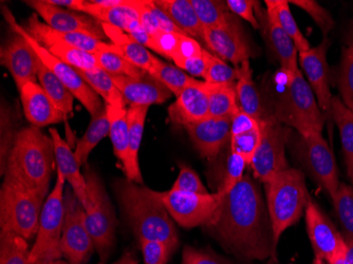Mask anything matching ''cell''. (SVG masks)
Masks as SVG:
<instances>
[{
	"label": "cell",
	"mask_w": 353,
	"mask_h": 264,
	"mask_svg": "<svg viewBox=\"0 0 353 264\" xmlns=\"http://www.w3.org/2000/svg\"><path fill=\"white\" fill-rule=\"evenodd\" d=\"M54 143L39 127L19 130L6 167V178L13 179L47 199L54 172Z\"/></svg>",
	"instance_id": "obj_3"
},
{
	"label": "cell",
	"mask_w": 353,
	"mask_h": 264,
	"mask_svg": "<svg viewBox=\"0 0 353 264\" xmlns=\"http://www.w3.org/2000/svg\"><path fill=\"white\" fill-rule=\"evenodd\" d=\"M265 5L270 19L274 21L285 32V34L292 39L299 53L305 52L311 49L308 39L303 37L296 21H295L289 1L287 0H265Z\"/></svg>",
	"instance_id": "obj_31"
},
{
	"label": "cell",
	"mask_w": 353,
	"mask_h": 264,
	"mask_svg": "<svg viewBox=\"0 0 353 264\" xmlns=\"http://www.w3.org/2000/svg\"><path fill=\"white\" fill-rule=\"evenodd\" d=\"M330 39L324 37L322 43L308 51L299 53V63L307 77V81L316 97L319 108L325 118L331 123L332 118V94L330 88V71H329L328 53Z\"/></svg>",
	"instance_id": "obj_15"
},
{
	"label": "cell",
	"mask_w": 353,
	"mask_h": 264,
	"mask_svg": "<svg viewBox=\"0 0 353 264\" xmlns=\"http://www.w3.org/2000/svg\"><path fill=\"white\" fill-rule=\"evenodd\" d=\"M203 43L213 54L224 61H231L235 67L249 61L253 55L243 25L231 12L223 25L215 29H204Z\"/></svg>",
	"instance_id": "obj_14"
},
{
	"label": "cell",
	"mask_w": 353,
	"mask_h": 264,
	"mask_svg": "<svg viewBox=\"0 0 353 264\" xmlns=\"http://www.w3.org/2000/svg\"><path fill=\"white\" fill-rule=\"evenodd\" d=\"M94 55L100 68L104 69L109 74L124 75V77H134V79H142L148 74V72L117 53L99 52L95 53Z\"/></svg>",
	"instance_id": "obj_44"
},
{
	"label": "cell",
	"mask_w": 353,
	"mask_h": 264,
	"mask_svg": "<svg viewBox=\"0 0 353 264\" xmlns=\"http://www.w3.org/2000/svg\"><path fill=\"white\" fill-rule=\"evenodd\" d=\"M346 41L348 45H352L353 43V26L348 30L347 33Z\"/></svg>",
	"instance_id": "obj_60"
},
{
	"label": "cell",
	"mask_w": 353,
	"mask_h": 264,
	"mask_svg": "<svg viewBox=\"0 0 353 264\" xmlns=\"http://www.w3.org/2000/svg\"><path fill=\"white\" fill-rule=\"evenodd\" d=\"M205 228L236 257L261 261L275 256L269 212L259 184L249 174L222 196L215 216Z\"/></svg>",
	"instance_id": "obj_1"
},
{
	"label": "cell",
	"mask_w": 353,
	"mask_h": 264,
	"mask_svg": "<svg viewBox=\"0 0 353 264\" xmlns=\"http://www.w3.org/2000/svg\"><path fill=\"white\" fill-rule=\"evenodd\" d=\"M203 79L208 84H234L237 81V69L208 52V67Z\"/></svg>",
	"instance_id": "obj_46"
},
{
	"label": "cell",
	"mask_w": 353,
	"mask_h": 264,
	"mask_svg": "<svg viewBox=\"0 0 353 264\" xmlns=\"http://www.w3.org/2000/svg\"><path fill=\"white\" fill-rule=\"evenodd\" d=\"M181 264H227L221 259L201 250L192 246H185L182 253Z\"/></svg>",
	"instance_id": "obj_53"
},
{
	"label": "cell",
	"mask_w": 353,
	"mask_h": 264,
	"mask_svg": "<svg viewBox=\"0 0 353 264\" xmlns=\"http://www.w3.org/2000/svg\"><path fill=\"white\" fill-rule=\"evenodd\" d=\"M247 166V161L243 156H240L235 152H230L229 158L227 160V166H225V174H224L221 185L218 190L220 196H223L229 194L241 182L243 176H245V172Z\"/></svg>",
	"instance_id": "obj_47"
},
{
	"label": "cell",
	"mask_w": 353,
	"mask_h": 264,
	"mask_svg": "<svg viewBox=\"0 0 353 264\" xmlns=\"http://www.w3.org/2000/svg\"><path fill=\"white\" fill-rule=\"evenodd\" d=\"M259 128H261L259 121L240 109L232 119L231 136H238V134H245L248 131Z\"/></svg>",
	"instance_id": "obj_54"
},
{
	"label": "cell",
	"mask_w": 353,
	"mask_h": 264,
	"mask_svg": "<svg viewBox=\"0 0 353 264\" xmlns=\"http://www.w3.org/2000/svg\"><path fill=\"white\" fill-rule=\"evenodd\" d=\"M19 91L26 119L33 126L41 128L66 120L41 85L29 81Z\"/></svg>",
	"instance_id": "obj_24"
},
{
	"label": "cell",
	"mask_w": 353,
	"mask_h": 264,
	"mask_svg": "<svg viewBox=\"0 0 353 264\" xmlns=\"http://www.w3.org/2000/svg\"><path fill=\"white\" fill-rule=\"evenodd\" d=\"M208 51H204L202 57H190V59H180L176 61V65L178 68L192 74V77H202L203 79L205 73L206 67H208Z\"/></svg>",
	"instance_id": "obj_55"
},
{
	"label": "cell",
	"mask_w": 353,
	"mask_h": 264,
	"mask_svg": "<svg viewBox=\"0 0 353 264\" xmlns=\"http://www.w3.org/2000/svg\"><path fill=\"white\" fill-rule=\"evenodd\" d=\"M150 74L159 81H161L162 84L170 89V92L176 97H178L184 89L192 86L198 81L190 77L182 69L174 67L170 63H164L160 59L154 63V68L150 70Z\"/></svg>",
	"instance_id": "obj_39"
},
{
	"label": "cell",
	"mask_w": 353,
	"mask_h": 264,
	"mask_svg": "<svg viewBox=\"0 0 353 264\" xmlns=\"http://www.w3.org/2000/svg\"><path fill=\"white\" fill-rule=\"evenodd\" d=\"M45 48H47L48 50L57 59L77 70H92V69L100 68L98 61L92 53L85 52L77 48L59 43H51Z\"/></svg>",
	"instance_id": "obj_41"
},
{
	"label": "cell",
	"mask_w": 353,
	"mask_h": 264,
	"mask_svg": "<svg viewBox=\"0 0 353 264\" xmlns=\"http://www.w3.org/2000/svg\"><path fill=\"white\" fill-rule=\"evenodd\" d=\"M256 16L259 19V30L263 39L269 47L272 54H274L281 65L283 73L293 74L299 70V51L292 39L285 34V32L270 19L267 10L257 1Z\"/></svg>",
	"instance_id": "obj_20"
},
{
	"label": "cell",
	"mask_w": 353,
	"mask_h": 264,
	"mask_svg": "<svg viewBox=\"0 0 353 264\" xmlns=\"http://www.w3.org/2000/svg\"><path fill=\"white\" fill-rule=\"evenodd\" d=\"M296 154L313 180L333 201L341 184L339 168L332 150L323 134L299 136L296 143Z\"/></svg>",
	"instance_id": "obj_12"
},
{
	"label": "cell",
	"mask_w": 353,
	"mask_h": 264,
	"mask_svg": "<svg viewBox=\"0 0 353 264\" xmlns=\"http://www.w3.org/2000/svg\"><path fill=\"white\" fill-rule=\"evenodd\" d=\"M30 251L25 238L0 232V264H30Z\"/></svg>",
	"instance_id": "obj_40"
},
{
	"label": "cell",
	"mask_w": 353,
	"mask_h": 264,
	"mask_svg": "<svg viewBox=\"0 0 353 264\" xmlns=\"http://www.w3.org/2000/svg\"><path fill=\"white\" fill-rule=\"evenodd\" d=\"M154 3L165 12L188 37L203 41L204 28L190 0H154Z\"/></svg>",
	"instance_id": "obj_30"
},
{
	"label": "cell",
	"mask_w": 353,
	"mask_h": 264,
	"mask_svg": "<svg viewBox=\"0 0 353 264\" xmlns=\"http://www.w3.org/2000/svg\"><path fill=\"white\" fill-rule=\"evenodd\" d=\"M285 74V88L277 97L271 114L281 124L296 130L299 136L322 134L327 120L301 69L293 74Z\"/></svg>",
	"instance_id": "obj_5"
},
{
	"label": "cell",
	"mask_w": 353,
	"mask_h": 264,
	"mask_svg": "<svg viewBox=\"0 0 353 264\" xmlns=\"http://www.w3.org/2000/svg\"><path fill=\"white\" fill-rule=\"evenodd\" d=\"M150 107L130 106L128 108V127H130V144H128V159L124 170L128 180L142 185L143 176L139 165V152L142 142L146 116Z\"/></svg>",
	"instance_id": "obj_28"
},
{
	"label": "cell",
	"mask_w": 353,
	"mask_h": 264,
	"mask_svg": "<svg viewBox=\"0 0 353 264\" xmlns=\"http://www.w3.org/2000/svg\"><path fill=\"white\" fill-rule=\"evenodd\" d=\"M114 187L121 208L139 242H161L170 254L174 253L179 245V235L159 192L128 179L117 181Z\"/></svg>",
	"instance_id": "obj_2"
},
{
	"label": "cell",
	"mask_w": 353,
	"mask_h": 264,
	"mask_svg": "<svg viewBox=\"0 0 353 264\" xmlns=\"http://www.w3.org/2000/svg\"><path fill=\"white\" fill-rule=\"evenodd\" d=\"M1 10H3L6 21L9 23L12 31L23 35V37L27 39L28 43L31 45V47L33 48V50L35 51L37 57L41 59V63H43L49 70L52 71V72L57 75V79H59V81L67 87V89L72 93L73 97H74L75 99L85 107V109L90 113L91 118L98 114V113L104 108L105 105L103 104V101L101 100V97L92 90V88L82 79V77L79 74V72H77L74 68H72L71 65H67L66 63H63L61 59H57L55 55H53L50 51L48 50L47 48L37 43V41L26 31L25 28L16 21L13 14L11 13V11H10L6 6H3Z\"/></svg>",
	"instance_id": "obj_9"
},
{
	"label": "cell",
	"mask_w": 353,
	"mask_h": 264,
	"mask_svg": "<svg viewBox=\"0 0 353 264\" xmlns=\"http://www.w3.org/2000/svg\"><path fill=\"white\" fill-rule=\"evenodd\" d=\"M111 77L130 106L150 107L152 105L163 104L172 95L170 89L150 73L142 79L124 75H111Z\"/></svg>",
	"instance_id": "obj_22"
},
{
	"label": "cell",
	"mask_w": 353,
	"mask_h": 264,
	"mask_svg": "<svg viewBox=\"0 0 353 264\" xmlns=\"http://www.w3.org/2000/svg\"><path fill=\"white\" fill-rule=\"evenodd\" d=\"M332 202L342 227L343 237L353 240V186L341 183Z\"/></svg>",
	"instance_id": "obj_42"
},
{
	"label": "cell",
	"mask_w": 353,
	"mask_h": 264,
	"mask_svg": "<svg viewBox=\"0 0 353 264\" xmlns=\"http://www.w3.org/2000/svg\"><path fill=\"white\" fill-rule=\"evenodd\" d=\"M102 27L107 39L116 45L117 54L122 55L127 61L145 72H150L154 68V63L158 61V57L152 54L148 48L139 43L126 32L107 23H102Z\"/></svg>",
	"instance_id": "obj_27"
},
{
	"label": "cell",
	"mask_w": 353,
	"mask_h": 264,
	"mask_svg": "<svg viewBox=\"0 0 353 264\" xmlns=\"http://www.w3.org/2000/svg\"><path fill=\"white\" fill-rule=\"evenodd\" d=\"M267 207L271 219L274 245L281 235L303 217L310 196L301 170L288 168L265 183Z\"/></svg>",
	"instance_id": "obj_4"
},
{
	"label": "cell",
	"mask_w": 353,
	"mask_h": 264,
	"mask_svg": "<svg viewBox=\"0 0 353 264\" xmlns=\"http://www.w3.org/2000/svg\"><path fill=\"white\" fill-rule=\"evenodd\" d=\"M48 264H70L67 260H57V261L50 262Z\"/></svg>",
	"instance_id": "obj_62"
},
{
	"label": "cell",
	"mask_w": 353,
	"mask_h": 264,
	"mask_svg": "<svg viewBox=\"0 0 353 264\" xmlns=\"http://www.w3.org/2000/svg\"><path fill=\"white\" fill-rule=\"evenodd\" d=\"M110 134V122L107 115L106 105L104 108L91 118L84 136L75 144L74 154L81 166L87 164L89 156L99 143Z\"/></svg>",
	"instance_id": "obj_32"
},
{
	"label": "cell",
	"mask_w": 353,
	"mask_h": 264,
	"mask_svg": "<svg viewBox=\"0 0 353 264\" xmlns=\"http://www.w3.org/2000/svg\"><path fill=\"white\" fill-rule=\"evenodd\" d=\"M112 264H139L138 260L134 256H132V254L126 253L118 260V261L114 262Z\"/></svg>",
	"instance_id": "obj_59"
},
{
	"label": "cell",
	"mask_w": 353,
	"mask_h": 264,
	"mask_svg": "<svg viewBox=\"0 0 353 264\" xmlns=\"http://www.w3.org/2000/svg\"><path fill=\"white\" fill-rule=\"evenodd\" d=\"M77 70V69H75ZM87 84L99 97H102L105 104L117 108H126V101L122 93L117 88L112 77L102 68L92 70H77Z\"/></svg>",
	"instance_id": "obj_35"
},
{
	"label": "cell",
	"mask_w": 353,
	"mask_h": 264,
	"mask_svg": "<svg viewBox=\"0 0 353 264\" xmlns=\"http://www.w3.org/2000/svg\"><path fill=\"white\" fill-rule=\"evenodd\" d=\"M0 170L1 174H5L7 167L8 159L11 154L16 136L19 134L17 130V113L8 104H1L0 113Z\"/></svg>",
	"instance_id": "obj_38"
},
{
	"label": "cell",
	"mask_w": 353,
	"mask_h": 264,
	"mask_svg": "<svg viewBox=\"0 0 353 264\" xmlns=\"http://www.w3.org/2000/svg\"><path fill=\"white\" fill-rule=\"evenodd\" d=\"M39 85L43 87V90L50 97L57 108L63 112L66 120L71 116L73 113V104L74 99L72 93L67 89V87L57 79V75L49 70V69L41 63L39 59Z\"/></svg>",
	"instance_id": "obj_37"
},
{
	"label": "cell",
	"mask_w": 353,
	"mask_h": 264,
	"mask_svg": "<svg viewBox=\"0 0 353 264\" xmlns=\"http://www.w3.org/2000/svg\"><path fill=\"white\" fill-rule=\"evenodd\" d=\"M168 214L182 227L205 226L213 219L219 207L222 196L215 194H192L170 190L159 192Z\"/></svg>",
	"instance_id": "obj_13"
},
{
	"label": "cell",
	"mask_w": 353,
	"mask_h": 264,
	"mask_svg": "<svg viewBox=\"0 0 353 264\" xmlns=\"http://www.w3.org/2000/svg\"><path fill=\"white\" fill-rule=\"evenodd\" d=\"M332 118L340 130L347 174L353 186V111L345 106L341 97H332Z\"/></svg>",
	"instance_id": "obj_34"
},
{
	"label": "cell",
	"mask_w": 353,
	"mask_h": 264,
	"mask_svg": "<svg viewBox=\"0 0 353 264\" xmlns=\"http://www.w3.org/2000/svg\"><path fill=\"white\" fill-rule=\"evenodd\" d=\"M84 176L89 199L88 206L85 208L87 227L95 250L104 262L108 259L116 242V214L99 174L86 165Z\"/></svg>",
	"instance_id": "obj_8"
},
{
	"label": "cell",
	"mask_w": 353,
	"mask_h": 264,
	"mask_svg": "<svg viewBox=\"0 0 353 264\" xmlns=\"http://www.w3.org/2000/svg\"><path fill=\"white\" fill-rule=\"evenodd\" d=\"M106 110L109 122H110L109 136L114 146V152L124 167L128 159V144H130L128 109L117 108V107L106 105Z\"/></svg>",
	"instance_id": "obj_36"
},
{
	"label": "cell",
	"mask_w": 353,
	"mask_h": 264,
	"mask_svg": "<svg viewBox=\"0 0 353 264\" xmlns=\"http://www.w3.org/2000/svg\"><path fill=\"white\" fill-rule=\"evenodd\" d=\"M65 218L61 234V253L70 264H84L92 255L94 242L89 234L84 206L70 186L65 188Z\"/></svg>",
	"instance_id": "obj_11"
},
{
	"label": "cell",
	"mask_w": 353,
	"mask_h": 264,
	"mask_svg": "<svg viewBox=\"0 0 353 264\" xmlns=\"http://www.w3.org/2000/svg\"><path fill=\"white\" fill-rule=\"evenodd\" d=\"M312 264H328L326 261H324V260L319 259V258H314V260H313Z\"/></svg>",
	"instance_id": "obj_61"
},
{
	"label": "cell",
	"mask_w": 353,
	"mask_h": 264,
	"mask_svg": "<svg viewBox=\"0 0 353 264\" xmlns=\"http://www.w3.org/2000/svg\"><path fill=\"white\" fill-rule=\"evenodd\" d=\"M200 23L204 29H215L223 25L229 15L227 1L216 0H190Z\"/></svg>",
	"instance_id": "obj_43"
},
{
	"label": "cell",
	"mask_w": 353,
	"mask_h": 264,
	"mask_svg": "<svg viewBox=\"0 0 353 264\" xmlns=\"http://www.w3.org/2000/svg\"><path fill=\"white\" fill-rule=\"evenodd\" d=\"M66 180L57 174V182L43 203L39 232L30 251V264H48L61 260V234L65 218Z\"/></svg>",
	"instance_id": "obj_7"
},
{
	"label": "cell",
	"mask_w": 353,
	"mask_h": 264,
	"mask_svg": "<svg viewBox=\"0 0 353 264\" xmlns=\"http://www.w3.org/2000/svg\"><path fill=\"white\" fill-rule=\"evenodd\" d=\"M255 0H227V6L229 11L234 15L248 21L254 29L259 30V19L256 16Z\"/></svg>",
	"instance_id": "obj_52"
},
{
	"label": "cell",
	"mask_w": 353,
	"mask_h": 264,
	"mask_svg": "<svg viewBox=\"0 0 353 264\" xmlns=\"http://www.w3.org/2000/svg\"><path fill=\"white\" fill-rule=\"evenodd\" d=\"M289 3L296 6L311 16V19L319 26L324 37H328L329 33L334 29L335 21L328 10L319 5L315 0H292Z\"/></svg>",
	"instance_id": "obj_49"
},
{
	"label": "cell",
	"mask_w": 353,
	"mask_h": 264,
	"mask_svg": "<svg viewBox=\"0 0 353 264\" xmlns=\"http://www.w3.org/2000/svg\"><path fill=\"white\" fill-rule=\"evenodd\" d=\"M46 199L13 179H3L0 190V230L25 238H37Z\"/></svg>",
	"instance_id": "obj_6"
},
{
	"label": "cell",
	"mask_w": 353,
	"mask_h": 264,
	"mask_svg": "<svg viewBox=\"0 0 353 264\" xmlns=\"http://www.w3.org/2000/svg\"><path fill=\"white\" fill-rule=\"evenodd\" d=\"M236 69H237L236 94H237L239 108L259 122L269 118L271 113H268L265 110L261 92L254 83L253 70L250 61H243V63L237 65Z\"/></svg>",
	"instance_id": "obj_26"
},
{
	"label": "cell",
	"mask_w": 353,
	"mask_h": 264,
	"mask_svg": "<svg viewBox=\"0 0 353 264\" xmlns=\"http://www.w3.org/2000/svg\"><path fill=\"white\" fill-rule=\"evenodd\" d=\"M346 250L341 252V253L336 254V255L328 262V264H352L350 260L348 259V257H347Z\"/></svg>",
	"instance_id": "obj_58"
},
{
	"label": "cell",
	"mask_w": 353,
	"mask_h": 264,
	"mask_svg": "<svg viewBox=\"0 0 353 264\" xmlns=\"http://www.w3.org/2000/svg\"><path fill=\"white\" fill-rule=\"evenodd\" d=\"M127 33L130 37H134L139 43L144 45V47L150 49V50H156V41H154V37L150 34V32L146 31L143 26L141 25L140 21H137L130 26V30Z\"/></svg>",
	"instance_id": "obj_57"
},
{
	"label": "cell",
	"mask_w": 353,
	"mask_h": 264,
	"mask_svg": "<svg viewBox=\"0 0 353 264\" xmlns=\"http://www.w3.org/2000/svg\"><path fill=\"white\" fill-rule=\"evenodd\" d=\"M261 140L251 165L256 180L267 183L279 172L288 170L285 146L290 139L291 128L275 120L273 115L259 122Z\"/></svg>",
	"instance_id": "obj_10"
},
{
	"label": "cell",
	"mask_w": 353,
	"mask_h": 264,
	"mask_svg": "<svg viewBox=\"0 0 353 264\" xmlns=\"http://www.w3.org/2000/svg\"><path fill=\"white\" fill-rule=\"evenodd\" d=\"M152 13L154 14V16H156L157 21H158V25L161 32H164V33H178V34L186 35L185 33L170 19V16H168L165 12L162 11L160 8L157 7L156 3H154V0H152Z\"/></svg>",
	"instance_id": "obj_56"
},
{
	"label": "cell",
	"mask_w": 353,
	"mask_h": 264,
	"mask_svg": "<svg viewBox=\"0 0 353 264\" xmlns=\"http://www.w3.org/2000/svg\"><path fill=\"white\" fill-rule=\"evenodd\" d=\"M180 172L174 185L170 190H179V192H192V194H210L208 188L202 183L201 179L195 170L185 164H180Z\"/></svg>",
	"instance_id": "obj_50"
},
{
	"label": "cell",
	"mask_w": 353,
	"mask_h": 264,
	"mask_svg": "<svg viewBox=\"0 0 353 264\" xmlns=\"http://www.w3.org/2000/svg\"><path fill=\"white\" fill-rule=\"evenodd\" d=\"M140 245L145 264H168L172 256L168 246L161 242L142 240Z\"/></svg>",
	"instance_id": "obj_51"
},
{
	"label": "cell",
	"mask_w": 353,
	"mask_h": 264,
	"mask_svg": "<svg viewBox=\"0 0 353 264\" xmlns=\"http://www.w3.org/2000/svg\"><path fill=\"white\" fill-rule=\"evenodd\" d=\"M208 103L210 116L215 119H233L240 110L234 84H208L204 81Z\"/></svg>",
	"instance_id": "obj_33"
},
{
	"label": "cell",
	"mask_w": 353,
	"mask_h": 264,
	"mask_svg": "<svg viewBox=\"0 0 353 264\" xmlns=\"http://www.w3.org/2000/svg\"><path fill=\"white\" fill-rule=\"evenodd\" d=\"M232 119L210 118L184 127L202 158L213 161L231 140Z\"/></svg>",
	"instance_id": "obj_21"
},
{
	"label": "cell",
	"mask_w": 353,
	"mask_h": 264,
	"mask_svg": "<svg viewBox=\"0 0 353 264\" xmlns=\"http://www.w3.org/2000/svg\"><path fill=\"white\" fill-rule=\"evenodd\" d=\"M168 118L174 124L185 127L210 118V103L204 81L184 89L168 107Z\"/></svg>",
	"instance_id": "obj_23"
},
{
	"label": "cell",
	"mask_w": 353,
	"mask_h": 264,
	"mask_svg": "<svg viewBox=\"0 0 353 264\" xmlns=\"http://www.w3.org/2000/svg\"><path fill=\"white\" fill-rule=\"evenodd\" d=\"M338 86L341 100L347 108L353 111V43L343 48L339 69Z\"/></svg>",
	"instance_id": "obj_45"
},
{
	"label": "cell",
	"mask_w": 353,
	"mask_h": 264,
	"mask_svg": "<svg viewBox=\"0 0 353 264\" xmlns=\"http://www.w3.org/2000/svg\"><path fill=\"white\" fill-rule=\"evenodd\" d=\"M307 233L315 258L328 263L336 254L347 249L346 241L330 218L312 199H309L305 210Z\"/></svg>",
	"instance_id": "obj_16"
},
{
	"label": "cell",
	"mask_w": 353,
	"mask_h": 264,
	"mask_svg": "<svg viewBox=\"0 0 353 264\" xmlns=\"http://www.w3.org/2000/svg\"><path fill=\"white\" fill-rule=\"evenodd\" d=\"M25 29L37 43H41L43 47H47L51 43H59L77 48L85 52L92 53V54L99 52H117V48L114 43H106L97 37L82 34V33L57 31L45 23H41L37 13L30 16Z\"/></svg>",
	"instance_id": "obj_19"
},
{
	"label": "cell",
	"mask_w": 353,
	"mask_h": 264,
	"mask_svg": "<svg viewBox=\"0 0 353 264\" xmlns=\"http://www.w3.org/2000/svg\"><path fill=\"white\" fill-rule=\"evenodd\" d=\"M25 3L41 16L46 25L57 31L82 33L104 41L107 39L102 23L87 14L57 7L48 0H30Z\"/></svg>",
	"instance_id": "obj_17"
},
{
	"label": "cell",
	"mask_w": 353,
	"mask_h": 264,
	"mask_svg": "<svg viewBox=\"0 0 353 264\" xmlns=\"http://www.w3.org/2000/svg\"><path fill=\"white\" fill-rule=\"evenodd\" d=\"M261 140V128L248 131L245 134L231 136L230 147L231 152L239 154L247 161L248 165H251L256 152L259 150Z\"/></svg>",
	"instance_id": "obj_48"
},
{
	"label": "cell",
	"mask_w": 353,
	"mask_h": 264,
	"mask_svg": "<svg viewBox=\"0 0 353 264\" xmlns=\"http://www.w3.org/2000/svg\"><path fill=\"white\" fill-rule=\"evenodd\" d=\"M1 65L9 70L17 89L29 81L37 83L39 59L23 35L15 33L1 48Z\"/></svg>",
	"instance_id": "obj_18"
},
{
	"label": "cell",
	"mask_w": 353,
	"mask_h": 264,
	"mask_svg": "<svg viewBox=\"0 0 353 264\" xmlns=\"http://www.w3.org/2000/svg\"><path fill=\"white\" fill-rule=\"evenodd\" d=\"M134 3L136 0H126L123 5L117 7H102L97 5L93 0H84L81 13L87 14L101 23L114 26L127 33L130 26L139 21Z\"/></svg>",
	"instance_id": "obj_29"
},
{
	"label": "cell",
	"mask_w": 353,
	"mask_h": 264,
	"mask_svg": "<svg viewBox=\"0 0 353 264\" xmlns=\"http://www.w3.org/2000/svg\"><path fill=\"white\" fill-rule=\"evenodd\" d=\"M50 136L54 143L55 161H57V174H61L72 188L77 199L84 208L88 206L89 199L87 194V184L84 174L81 172V165L75 158L74 152L67 141L61 138L57 129H50Z\"/></svg>",
	"instance_id": "obj_25"
},
{
	"label": "cell",
	"mask_w": 353,
	"mask_h": 264,
	"mask_svg": "<svg viewBox=\"0 0 353 264\" xmlns=\"http://www.w3.org/2000/svg\"><path fill=\"white\" fill-rule=\"evenodd\" d=\"M98 264H105L104 262H100V263Z\"/></svg>",
	"instance_id": "obj_63"
}]
</instances>
